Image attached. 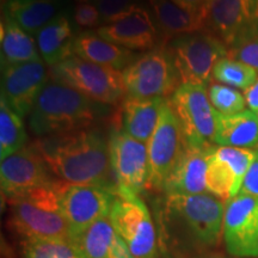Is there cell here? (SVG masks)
Segmentation results:
<instances>
[{"label": "cell", "mask_w": 258, "mask_h": 258, "mask_svg": "<svg viewBox=\"0 0 258 258\" xmlns=\"http://www.w3.org/2000/svg\"><path fill=\"white\" fill-rule=\"evenodd\" d=\"M31 144L61 182L116 189L111 180L109 144L99 132L84 129L49 135L38 138Z\"/></svg>", "instance_id": "cell-1"}, {"label": "cell", "mask_w": 258, "mask_h": 258, "mask_svg": "<svg viewBox=\"0 0 258 258\" xmlns=\"http://www.w3.org/2000/svg\"><path fill=\"white\" fill-rule=\"evenodd\" d=\"M91 102L66 84L48 80L29 114L30 131L38 138L84 131L96 117Z\"/></svg>", "instance_id": "cell-2"}, {"label": "cell", "mask_w": 258, "mask_h": 258, "mask_svg": "<svg viewBox=\"0 0 258 258\" xmlns=\"http://www.w3.org/2000/svg\"><path fill=\"white\" fill-rule=\"evenodd\" d=\"M61 180L8 200L9 221L25 241L71 239L60 205Z\"/></svg>", "instance_id": "cell-3"}, {"label": "cell", "mask_w": 258, "mask_h": 258, "mask_svg": "<svg viewBox=\"0 0 258 258\" xmlns=\"http://www.w3.org/2000/svg\"><path fill=\"white\" fill-rule=\"evenodd\" d=\"M166 213L179 225L182 238L200 246H214L222 238L225 207L211 194L166 195Z\"/></svg>", "instance_id": "cell-4"}, {"label": "cell", "mask_w": 258, "mask_h": 258, "mask_svg": "<svg viewBox=\"0 0 258 258\" xmlns=\"http://www.w3.org/2000/svg\"><path fill=\"white\" fill-rule=\"evenodd\" d=\"M109 219L135 258H160L156 225L140 195L116 188Z\"/></svg>", "instance_id": "cell-5"}, {"label": "cell", "mask_w": 258, "mask_h": 258, "mask_svg": "<svg viewBox=\"0 0 258 258\" xmlns=\"http://www.w3.org/2000/svg\"><path fill=\"white\" fill-rule=\"evenodd\" d=\"M182 84L207 86L219 60L228 56V49L211 32L201 30L178 36L169 50Z\"/></svg>", "instance_id": "cell-6"}, {"label": "cell", "mask_w": 258, "mask_h": 258, "mask_svg": "<svg viewBox=\"0 0 258 258\" xmlns=\"http://www.w3.org/2000/svg\"><path fill=\"white\" fill-rule=\"evenodd\" d=\"M169 103L188 146L201 148L214 146L218 111L209 101L205 86L180 84Z\"/></svg>", "instance_id": "cell-7"}, {"label": "cell", "mask_w": 258, "mask_h": 258, "mask_svg": "<svg viewBox=\"0 0 258 258\" xmlns=\"http://www.w3.org/2000/svg\"><path fill=\"white\" fill-rule=\"evenodd\" d=\"M54 79L77 90L92 102L115 104L123 96L124 85L122 72L70 56L51 67Z\"/></svg>", "instance_id": "cell-8"}, {"label": "cell", "mask_w": 258, "mask_h": 258, "mask_svg": "<svg viewBox=\"0 0 258 258\" xmlns=\"http://www.w3.org/2000/svg\"><path fill=\"white\" fill-rule=\"evenodd\" d=\"M124 91L139 99L166 98L177 90L178 74L169 51L152 49L122 71Z\"/></svg>", "instance_id": "cell-9"}, {"label": "cell", "mask_w": 258, "mask_h": 258, "mask_svg": "<svg viewBox=\"0 0 258 258\" xmlns=\"http://www.w3.org/2000/svg\"><path fill=\"white\" fill-rule=\"evenodd\" d=\"M115 199L116 189L62 183L60 205L71 239L76 240L97 221L109 218Z\"/></svg>", "instance_id": "cell-10"}, {"label": "cell", "mask_w": 258, "mask_h": 258, "mask_svg": "<svg viewBox=\"0 0 258 258\" xmlns=\"http://www.w3.org/2000/svg\"><path fill=\"white\" fill-rule=\"evenodd\" d=\"M225 44L228 51L258 36V0H214L205 29Z\"/></svg>", "instance_id": "cell-11"}, {"label": "cell", "mask_w": 258, "mask_h": 258, "mask_svg": "<svg viewBox=\"0 0 258 258\" xmlns=\"http://www.w3.org/2000/svg\"><path fill=\"white\" fill-rule=\"evenodd\" d=\"M185 145L179 122L169 101H166L156 131L147 143L150 165L147 189L163 191L166 179L184 152Z\"/></svg>", "instance_id": "cell-12"}, {"label": "cell", "mask_w": 258, "mask_h": 258, "mask_svg": "<svg viewBox=\"0 0 258 258\" xmlns=\"http://www.w3.org/2000/svg\"><path fill=\"white\" fill-rule=\"evenodd\" d=\"M108 144L116 188L140 195L147 189L150 173L147 144L131 137L123 129L112 131Z\"/></svg>", "instance_id": "cell-13"}, {"label": "cell", "mask_w": 258, "mask_h": 258, "mask_svg": "<svg viewBox=\"0 0 258 258\" xmlns=\"http://www.w3.org/2000/svg\"><path fill=\"white\" fill-rule=\"evenodd\" d=\"M222 239L231 256L258 258V199L238 194L226 202Z\"/></svg>", "instance_id": "cell-14"}, {"label": "cell", "mask_w": 258, "mask_h": 258, "mask_svg": "<svg viewBox=\"0 0 258 258\" xmlns=\"http://www.w3.org/2000/svg\"><path fill=\"white\" fill-rule=\"evenodd\" d=\"M55 180L46 161L32 144L2 160L0 186L6 201L21 198Z\"/></svg>", "instance_id": "cell-15"}, {"label": "cell", "mask_w": 258, "mask_h": 258, "mask_svg": "<svg viewBox=\"0 0 258 258\" xmlns=\"http://www.w3.org/2000/svg\"><path fill=\"white\" fill-rule=\"evenodd\" d=\"M256 156L249 148L213 146L208 157L206 185L207 192L221 201L235 198L240 192L247 170Z\"/></svg>", "instance_id": "cell-16"}, {"label": "cell", "mask_w": 258, "mask_h": 258, "mask_svg": "<svg viewBox=\"0 0 258 258\" xmlns=\"http://www.w3.org/2000/svg\"><path fill=\"white\" fill-rule=\"evenodd\" d=\"M43 60L2 67V98L15 112L24 117L30 114L38 93L48 83Z\"/></svg>", "instance_id": "cell-17"}, {"label": "cell", "mask_w": 258, "mask_h": 258, "mask_svg": "<svg viewBox=\"0 0 258 258\" xmlns=\"http://www.w3.org/2000/svg\"><path fill=\"white\" fill-rule=\"evenodd\" d=\"M96 32L104 40L129 50H152L157 43L156 24L150 12L139 5L103 23Z\"/></svg>", "instance_id": "cell-18"}, {"label": "cell", "mask_w": 258, "mask_h": 258, "mask_svg": "<svg viewBox=\"0 0 258 258\" xmlns=\"http://www.w3.org/2000/svg\"><path fill=\"white\" fill-rule=\"evenodd\" d=\"M211 147H191L185 145L184 152L179 158L163 192L165 195H198L207 192L206 177Z\"/></svg>", "instance_id": "cell-19"}, {"label": "cell", "mask_w": 258, "mask_h": 258, "mask_svg": "<svg viewBox=\"0 0 258 258\" xmlns=\"http://www.w3.org/2000/svg\"><path fill=\"white\" fill-rule=\"evenodd\" d=\"M73 53L89 62L122 70L135 60L133 50L104 40L97 32L83 31L76 37Z\"/></svg>", "instance_id": "cell-20"}, {"label": "cell", "mask_w": 258, "mask_h": 258, "mask_svg": "<svg viewBox=\"0 0 258 258\" xmlns=\"http://www.w3.org/2000/svg\"><path fill=\"white\" fill-rule=\"evenodd\" d=\"M74 241L85 258H135L109 218L97 221Z\"/></svg>", "instance_id": "cell-21"}, {"label": "cell", "mask_w": 258, "mask_h": 258, "mask_svg": "<svg viewBox=\"0 0 258 258\" xmlns=\"http://www.w3.org/2000/svg\"><path fill=\"white\" fill-rule=\"evenodd\" d=\"M166 98L139 99L127 97L122 103V129L147 144L156 131Z\"/></svg>", "instance_id": "cell-22"}, {"label": "cell", "mask_w": 258, "mask_h": 258, "mask_svg": "<svg viewBox=\"0 0 258 258\" xmlns=\"http://www.w3.org/2000/svg\"><path fill=\"white\" fill-rule=\"evenodd\" d=\"M35 36L40 55L48 66H55L74 55L73 46L77 36H74L66 11L61 12Z\"/></svg>", "instance_id": "cell-23"}, {"label": "cell", "mask_w": 258, "mask_h": 258, "mask_svg": "<svg viewBox=\"0 0 258 258\" xmlns=\"http://www.w3.org/2000/svg\"><path fill=\"white\" fill-rule=\"evenodd\" d=\"M67 4V0H9L3 9L5 16L31 35H36Z\"/></svg>", "instance_id": "cell-24"}, {"label": "cell", "mask_w": 258, "mask_h": 258, "mask_svg": "<svg viewBox=\"0 0 258 258\" xmlns=\"http://www.w3.org/2000/svg\"><path fill=\"white\" fill-rule=\"evenodd\" d=\"M214 144L218 146L249 150L258 147V114L251 110L233 115L218 112Z\"/></svg>", "instance_id": "cell-25"}, {"label": "cell", "mask_w": 258, "mask_h": 258, "mask_svg": "<svg viewBox=\"0 0 258 258\" xmlns=\"http://www.w3.org/2000/svg\"><path fill=\"white\" fill-rule=\"evenodd\" d=\"M0 44L2 67L42 60L36 40L5 15L2 21Z\"/></svg>", "instance_id": "cell-26"}, {"label": "cell", "mask_w": 258, "mask_h": 258, "mask_svg": "<svg viewBox=\"0 0 258 258\" xmlns=\"http://www.w3.org/2000/svg\"><path fill=\"white\" fill-rule=\"evenodd\" d=\"M160 30L169 36H182L205 29V24L171 0H147Z\"/></svg>", "instance_id": "cell-27"}, {"label": "cell", "mask_w": 258, "mask_h": 258, "mask_svg": "<svg viewBox=\"0 0 258 258\" xmlns=\"http://www.w3.org/2000/svg\"><path fill=\"white\" fill-rule=\"evenodd\" d=\"M23 121L4 98L0 99V159L4 160L27 146Z\"/></svg>", "instance_id": "cell-28"}, {"label": "cell", "mask_w": 258, "mask_h": 258, "mask_svg": "<svg viewBox=\"0 0 258 258\" xmlns=\"http://www.w3.org/2000/svg\"><path fill=\"white\" fill-rule=\"evenodd\" d=\"M213 79L234 89L246 90L258 79V72L253 67L239 60L224 57L219 60L213 70Z\"/></svg>", "instance_id": "cell-29"}, {"label": "cell", "mask_w": 258, "mask_h": 258, "mask_svg": "<svg viewBox=\"0 0 258 258\" xmlns=\"http://www.w3.org/2000/svg\"><path fill=\"white\" fill-rule=\"evenodd\" d=\"M24 258H85L72 239L25 241Z\"/></svg>", "instance_id": "cell-30"}, {"label": "cell", "mask_w": 258, "mask_h": 258, "mask_svg": "<svg viewBox=\"0 0 258 258\" xmlns=\"http://www.w3.org/2000/svg\"><path fill=\"white\" fill-rule=\"evenodd\" d=\"M208 97L212 105L219 114L233 115L246 110L245 97L237 89L224 84L211 85L208 90Z\"/></svg>", "instance_id": "cell-31"}, {"label": "cell", "mask_w": 258, "mask_h": 258, "mask_svg": "<svg viewBox=\"0 0 258 258\" xmlns=\"http://www.w3.org/2000/svg\"><path fill=\"white\" fill-rule=\"evenodd\" d=\"M73 21L77 27L86 31L93 28L98 29L103 24L102 16L92 3H77L73 10Z\"/></svg>", "instance_id": "cell-32"}, {"label": "cell", "mask_w": 258, "mask_h": 258, "mask_svg": "<svg viewBox=\"0 0 258 258\" xmlns=\"http://www.w3.org/2000/svg\"><path fill=\"white\" fill-rule=\"evenodd\" d=\"M95 5L102 16L103 23H105L124 14L137 4H135V0H98L95 3Z\"/></svg>", "instance_id": "cell-33"}, {"label": "cell", "mask_w": 258, "mask_h": 258, "mask_svg": "<svg viewBox=\"0 0 258 258\" xmlns=\"http://www.w3.org/2000/svg\"><path fill=\"white\" fill-rule=\"evenodd\" d=\"M228 57L249 64L258 72V36L245 43L244 46L228 51Z\"/></svg>", "instance_id": "cell-34"}, {"label": "cell", "mask_w": 258, "mask_h": 258, "mask_svg": "<svg viewBox=\"0 0 258 258\" xmlns=\"http://www.w3.org/2000/svg\"><path fill=\"white\" fill-rule=\"evenodd\" d=\"M171 2L175 3L180 9L200 19L205 24L209 9L214 0H171Z\"/></svg>", "instance_id": "cell-35"}, {"label": "cell", "mask_w": 258, "mask_h": 258, "mask_svg": "<svg viewBox=\"0 0 258 258\" xmlns=\"http://www.w3.org/2000/svg\"><path fill=\"white\" fill-rule=\"evenodd\" d=\"M239 194L258 199V151H256V156H254L252 164H251L250 169L247 170L246 175L244 177Z\"/></svg>", "instance_id": "cell-36"}, {"label": "cell", "mask_w": 258, "mask_h": 258, "mask_svg": "<svg viewBox=\"0 0 258 258\" xmlns=\"http://www.w3.org/2000/svg\"><path fill=\"white\" fill-rule=\"evenodd\" d=\"M244 97L245 101H246V105L249 106V110L258 114V79L253 85L245 90Z\"/></svg>", "instance_id": "cell-37"}, {"label": "cell", "mask_w": 258, "mask_h": 258, "mask_svg": "<svg viewBox=\"0 0 258 258\" xmlns=\"http://www.w3.org/2000/svg\"><path fill=\"white\" fill-rule=\"evenodd\" d=\"M194 258H228L224 256H219V254H205V256H198Z\"/></svg>", "instance_id": "cell-38"}, {"label": "cell", "mask_w": 258, "mask_h": 258, "mask_svg": "<svg viewBox=\"0 0 258 258\" xmlns=\"http://www.w3.org/2000/svg\"><path fill=\"white\" fill-rule=\"evenodd\" d=\"M77 3H92V4H95V3L98 2V0H76Z\"/></svg>", "instance_id": "cell-39"}, {"label": "cell", "mask_w": 258, "mask_h": 258, "mask_svg": "<svg viewBox=\"0 0 258 258\" xmlns=\"http://www.w3.org/2000/svg\"><path fill=\"white\" fill-rule=\"evenodd\" d=\"M9 2V0H2V6H3V8H4V6L6 5V3H8Z\"/></svg>", "instance_id": "cell-40"}]
</instances>
